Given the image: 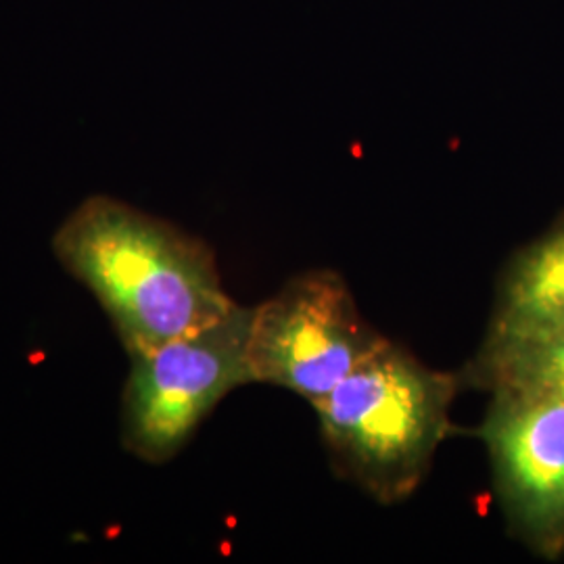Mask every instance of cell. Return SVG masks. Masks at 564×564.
<instances>
[{"instance_id": "obj_1", "label": "cell", "mask_w": 564, "mask_h": 564, "mask_svg": "<svg viewBox=\"0 0 564 564\" xmlns=\"http://www.w3.org/2000/svg\"><path fill=\"white\" fill-rule=\"evenodd\" d=\"M53 253L95 295L130 358L218 323L239 305L202 239L107 195L88 197L61 223Z\"/></svg>"}, {"instance_id": "obj_2", "label": "cell", "mask_w": 564, "mask_h": 564, "mask_svg": "<svg viewBox=\"0 0 564 564\" xmlns=\"http://www.w3.org/2000/svg\"><path fill=\"white\" fill-rule=\"evenodd\" d=\"M460 381L426 368L395 343L360 364L314 403L337 468L383 505L423 484L449 429Z\"/></svg>"}, {"instance_id": "obj_3", "label": "cell", "mask_w": 564, "mask_h": 564, "mask_svg": "<svg viewBox=\"0 0 564 564\" xmlns=\"http://www.w3.org/2000/svg\"><path fill=\"white\" fill-rule=\"evenodd\" d=\"M251 307L130 358L121 391L120 440L142 463L172 460L224 395L251 383L247 335Z\"/></svg>"}, {"instance_id": "obj_4", "label": "cell", "mask_w": 564, "mask_h": 564, "mask_svg": "<svg viewBox=\"0 0 564 564\" xmlns=\"http://www.w3.org/2000/svg\"><path fill=\"white\" fill-rule=\"evenodd\" d=\"M387 341L341 276L316 270L251 307L247 366L251 383L276 384L314 405Z\"/></svg>"}, {"instance_id": "obj_5", "label": "cell", "mask_w": 564, "mask_h": 564, "mask_svg": "<svg viewBox=\"0 0 564 564\" xmlns=\"http://www.w3.org/2000/svg\"><path fill=\"white\" fill-rule=\"evenodd\" d=\"M508 524L535 554L564 552V402L491 393L481 426Z\"/></svg>"}, {"instance_id": "obj_6", "label": "cell", "mask_w": 564, "mask_h": 564, "mask_svg": "<svg viewBox=\"0 0 564 564\" xmlns=\"http://www.w3.org/2000/svg\"><path fill=\"white\" fill-rule=\"evenodd\" d=\"M489 393H519L564 402V324L489 333L463 372Z\"/></svg>"}, {"instance_id": "obj_7", "label": "cell", "mask_w": 564, "mask_h": 564, "mask_svg": "<svg viewBox=\"0 0 564 564\" xmlns=\"http://www.w3.org/2000/svg\"><path fill=\"white\" fill-rule=\"evenodd\" d=\"M564 324V223L506 268L489 333H517Z\"/></svg>"}]
</instances>
